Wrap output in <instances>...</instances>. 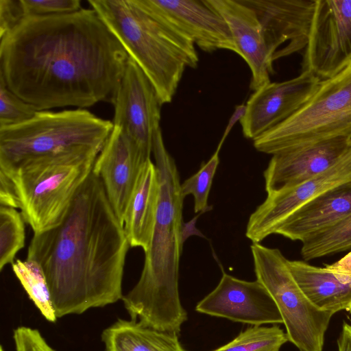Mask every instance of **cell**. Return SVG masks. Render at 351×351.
<instances>
[{"label":"cell","instance_id":"obj_1","mask_svg":"<svg viewBox=\"0 0 351 351\" xmlns=\"http://www.w3.org/2000/svg\"><path fill=\"white\" fill-rule=\"evenodd\" d=\"M128 59L93 8L26 17L0 38V80L38 111L112 104Z\"/></svg>","mask_w":351,"mask_h":351},{"label":"cell","instance_id":"obj_2","mask_svg":"<svg viewBox=\"0 0 351 351\" xmlns=\"http://www.w3.org/2000/svg\"><path fill=\"white\" fill-rule=\"evenodd\" d=\"M129 247L123 225L92 171L61 221L34 234L27 258L42 267L61 318L122 300Z\"/></svg>","mask_w":351,"mask_h":351},{"label":"cell","instance_id":"obj_3","mask_svg":"<svg viewBox=\"0 0 351 351\" xmlns=\"http://www.w3.org/2000/svg\"><path fill=\"white\" fill-rule=\"evenodd\" d=\"M152 153L160 186L156 223L140 278L122 300L131 319L178 334L188 318L178 286L184 197L177 166L165 147L160 128L154 134Z\"/></svg>","mask_w":351,"mask_h":351},{"label":"cell","instance_id":"obj_4","mask_svg":"<svg viewBox=\"0 0 351 351\" xmlns=\"http://www.w3.org/2000/svg\"><path fill=\"white\" fill-rule=\"evenodd\" d=\"M88 2L148 77L160 104L170 103L186 68L197 66L194 43L136 0Z\"/></svg>","mask_w":351,"mask_h":351},{"label":"cell","instance_id":"obj_5","mask_svg":"<svg viewBox=\"0 0 351 351\" xmlns=\"http://www.w3.org/2000/svg\"><path fill=\"white\" fill-rule=\"evenodd\" d=\"M112 121L77 108L38 111L31 119L0 128V169L10 171L34 160L99 155Z\"/></svg>","mask_w":351,"mask_h":351},{"label":"cell","instance_id":"obj_6","mask_svg":"<svg viewBox=\"0 0 351 351\" xmlns=\"http://www.w3.org/2000/svg\"><path fill=\"white\" fill-rule=\"evenodd\" d=\"M98 155L72 156L25 163L10 171L23 219L39 233L56 226L92 172Z\"/></svg>","mask_w":351,"mask_h":351},{"label":"cell","instance_id":"obj_7","mask_svg":"<svg viewBox=\"0 0 351 351\" xmlns=\"http://www.w3.org/2000/svg\"><path fill=\"white\" fill-rule=\"evenodd\" d=\"M337 138H351V64L321 80L294 114L253 141L258 151L273 155Z\"/></svg>","mask_w":351,"mask_h":351},{"label":"cell","instance_id":"obj_8","mask_svg":"<svg viewBox=\"0 0 351 351\" xmlns=\"http://www.w3.org/2000/svg\"><path fill=\"white\" fill-rule=\"evenodd\" d=\"M250 249L256 280L276 303L288 340L300 351H322L333 315L317 308L308 300L280 250L253 243Z\"/></svg>","mask_w":351,"mask_h":351},{"label":"cell","instance_id":"obj_9","mask_svg":"<svg viewBox=\"0 0 351 351\" xmlns=\"http://www.w3.org/2000/svg\"><path fill=\"white\" fill-rule=\"evenodd\" d=\"M351 64V0H315L302 72L320 80Z\"/></svg>","mask_w":351,"mask_h":351},{"label":"cell","instance_id":"obj_10","mask_svg":"<svg viewBox=\"0 0 351 351\" xmlns=\"http://www.w3.org/2000/svg\"><path fill=\"white\" fill-rule=\"evenodd\" d=\"M112 104L113 125L150 158L154 135L160 128L162 105L148 77L130 57Z\"/></svg>","mask_w":351,"mask_h":351},{"label":"cell","instance_id":"obj_11","mask_svg":"<svg viewBox=\"0 0 351 351\" xmlns=\"http://www.w3.org/2000/svg\"><path fill=\"white\" fill-rule=\"evenodd\" d=\"M351 181V147L326 171L295 187L267 194L265 201L250 215L245 236L253 243L275 234L293 212L323 193Z\"/></svg>","mask_w":351,"mask_h":351},{"label":"cell","instance_id":"obj_12","mask_svg":"<svg viewBox=\"0 0 351 351\" xmlns=\"http://www.w3.org/2000/svg\"><path fill=\"white\" fill-rule=\"evenodd\" d=\"M222 271L218 285L197 303L196 311L252 326L283 324L276 303L258 280L247 281Z\"/></svg>","mask_w":351,"mask_h":351},{"label":"cell","instance_id":"obj_13","mask_svg":"<svg viewBox=\"0 0 351 351\" xmlns=\"http://www.w3.org/2000/svg\"><path fill=\"white\" fill-rule=\"evenodd\" d=\"M321 80L308 72L281 82H269L250 96L240 123L253 141L294 114L310 98Z\"/></svg>","mask_w":351,"mask_h":351},{"label":"cell","instance_id":"obj_14","mask_svg":"<svg viewBox=\"0 0 351 351\" xmlns=\"http://www.w3.org/2000/svg\"><path fill=\"white\" fill-rule=\"evenodd\" d=\"M162 17L205 51L226 49L239 55L223 18L206 0H136Z\"/></svg>","mask_w":351,"mask_h":351},{"label":"cell","instance_id":"obj_15","mask_svg":"<svg viewBox=\"0 0 351 351\" xmlns=\"http://www.w3.org/2000/svg\"><path fill=\"white\" fill-rule=\"evenodd\" d=\"M351 147V138H337L272 155L263 172L267 194L295 187L326 171Z\"/></svg>","mask_w":351,"mask_h":351},{"label":"cell","instance_id":"obj_16","mask_svg":"<svg viewBox=\"0 0 351 351\" xmlns=\"http://www.w3.org/2000/svg\"><path fill=\"white\" fill-rule=\"evenodd\" d=\"M149 158L120 128L114 126L95 160L93 171L101 179L108 201L123 225L140 170Z\"/></svg>","mask_w":351,"mask_h":351},{"label":"cell","instance_id":"obj_17","mask_svg":"<svg viewBox=\"0 0 351 351\" xmlns=\"http://www.w3.org/2000/svg\"><path fill=\"white\" fill-rule=\"evenodd\" d=\"M256 13L273 61L306 47L315 0H243Z\"/></svg>","mask_w":351,"mask_h":351},{"label":"cell","instance_id":"obj_18","mask_svg":"<svg viewBox=\"0 0 351 351\" xmlns=\"http://www.w3.org/2000/svg\"><path fill=\"white\" fill-rule=\"evenodd\" d=\"M227 23L239 55L252 72L250 88L256 90L270 82L273 56L255 11L243 0H206Z\"/></svg>","mask_w":351,"mask_h":351},{"label":"cell","instance_id":"obj_19","mask_svg":"<svg viewBox=\"0 0 351 351\" xmlns=\"http://www.w3.org/2000/svg\"><path fill=\"white\" fill-rule=\"evenodd\" d=\"M350 214L351 181L339 184L304 204L282 223L275 234L302 242Z\"/></svg>","mask_w":351,"mask_h":351},{"label":"cell","instance_id":"obj_20","mask_svg":"<svg viewBox=\"0 0 351 351\" xmlns=\"http://www.w3.org/2000/svg\"><path fill=\"white\" fill-rule=\"evenodd\" d=\"M159 192L157 169L149 158L140 170L123 219L130 247H141L144 252L148 250L156 223Z\"/></svg>","mask_w":351,"mask_h":351},{"label":"cell","instance_id":"obj_21","mask_svg":"<svg viewBox=\"0 0 351 351\" xmlns=\"http://www.w3.org/2000/svg\"><path fill=\"white\" fill-rule=\"evenodd\" d=\"M292 274L308 300L318 309L334 315L351 306V283L337 277L326 267L290 261Z\"/></svg>","mask_w":351,"mask_h":351},{"label":"cell","instance_id":"obj_22","mask_svg":"<svg viewBox=\"0 0 351 351\" xmlns=\"http://www.w3.org/2000/svg\"><path fill=\"white\" fill-rule=\"evenodd\" d=\"M105 351H186L178 334L158 330L139 321L119 319L104 330Z\"/></svg>","mask_w":351,"mask_h":351},{"label":"cell","instance_id":"obj_23","mask_svg":"<svg viewBox=\"0 0 351 351\" xmlns=\"http://www.w3.org/2000/svg\"><path fill=\"white\" fill-rule=\"evenodd\" d=\"M14 274L42 315L55 322L57 317L53 306L50 290L45 272L34 260L16 259L12 264Z\"/></svg>","mask_w":351,"mask_h":351},{"label":"cell","instance_id":"obj_24","mask_svg":"<svg viewBox=\"0 0 351 351\" xmlns=\"http://www.w3.org/2000/svg\"><path fill=\"white\" fill-rule=\"evenodd\" d=\"M302 243L301 254L306 261L351 248V214L332 226L309 237Z\"/></svg>","mask_w":351,"mask_h":351},{"label":"cell","instance_id":"obj_25","mask_svg":"<svg viewBox=\"0 0 351 351\" xmlns=\"http://www.w3.org/2000/svg\"><path fill=\"white\" fill-rule=\"evenodd\" d=\"M288 341L286 332L278 326H253L213 351H279Z\"/></svg>","mask_w":351,"mask_h":351},{"label":"cell","instance_id":"obj_26","mask_svg":"<svg viewBox=\"0 0 351 351\" xmlns=\"http://www.w3.org/2000/svg\"><path fill=\"white\" fill-rule=\"evenodd\" d=\"M25 221L16 208L0 206V270L12 264L16 254L24 247Z\"/></svg>","mask_w":351,"mask_h":351},{"label":"cell","instance_id":"obj_27","mask_svg":"<svg viewBox=\"0 0 351 351\" xmlns=\"http://www.w3.org/2000/svg\"><path fill=\"white\" fill-rule=\"evenodd\" d=\"M220 146L218 145L211 158L202 165L200 169L193 176L181 184V192L183 196L191 195L194 199L195 213L207 210L208 198L213 180L219 163Z\"/></svg>","mask_w":351,"mask_h":351},{"label":"cell","instance_id":"obj_28","mask_svg":"<svg viewBox=\"0 0 351 351\" xmlns=\"http://www.w3.org/2000/svg\"><path fill=\"white\" fill-rule=\"evenodd\" d=\"M38 112L33 106L12 93L0 80V128L24 123Z\"/></svg>","mask_w":351,"mask_h":351},{"label":"cell","instance_id":"obj_29","mask_svg":"<svg viewBox=\"0 0 351 351\" xmlns=\"http://www.w3.org/2000/svg\"><path fill=\"white\" fill-rule=\"evenodd\" d=\"M24 19L71 14L82 8L80 0H20Z\"/></svg>","mask_w":351,"mask_h":351},{"label":"cell","instance_id":"obj_30","mask_svg":"<svg viewBox=\"0 0 351 351\" xmlns=\"http://www.w3.org/2000/svg\"><path fill=\"white\" fill-rule=\"evenodd\" d=\"M16 351H56L39 330L28 326H19L13 331Z\"/></svg>","mask_w":351,"mask_h":351},{"label":"cell","instance_id":"obj_31","mask_svg":"<svg viewBox=\"0 0 351 351\" xmlns=\"http://www.w3.org/2000/svg\"><path fill=\"white\" fill-rule=\"evenodd\" d=\"M23 19L20 0H0V38Z\"/></svg>","mask_w":351,"mask_h":351},{"label":"cell","instance_id":"obj_32","mask_svg":"<svg viewBox=\"0 0 351 351\" xmlns=\"http://www.w3.org/2000/svg\"><path fill=\"white\" fill-rule=\"evenodd\" d=\"M1 206L19 209V202L14 183L10 176L0 171Z\"/></svg>","mask_w":351,"mask_h":351},{"label":"cell","instance_id":"obj_33","mask_svg":"<svg viewBox=\"0 0 351 351\" xmlns=\"http://www.w3.org/2000/svg\"><path fill=\"white\" fill-rule=\"evenodd\" d=\"M341 280L351 283V252L340 260L325 266Z\"/></svg>","mask_w":351,"mask_h":351},{"label":"cell","instance_id":"obj_34","mask_svg":"<svg viewBox=\"0 0 351 351\" xmlns=\"http://www.w3.org/2000/svg\"><path fill=\"white\" fill-rule=\"evenodd\" d=\"M246 112V105L241 104L236 106L233 114L229 119V121L227 124V126L225 129L224 133L222 136V138L218 145L222 146L225 139L227 136L229 134L231 129L236 124L238 121H241V119L243 117Z\"/></svg>","mask_w":351,"mask_h":351},{"label":"cell","instance_id":"obj_35","mask_svg":"<svg viewBox=\"0 0 351 351\" xmlns=\"http://www.w3.org/2000/svg\"><path fill=\"white\" fill-rule=\"evenodd\" d=\"M338 351H351V325L343 323L337 340Z\"/></svg>","mask_w":351,"mask_h":351},{"label":"cell","instance_id":"obj_36","mask_svg":"<svg viewBox=\"0 0 351 351\" xmlns=\"http://www.w3.org/2000/svg\"><path fill=\"white\" fill-rule=\"evenodd\" d=\"M0 351H4L3 348V347L1 346H0Z\"/></svg>","mask_w":351,"mask_h":351},{"label":"cell","instance_id":"obj_37","mask_svg":"<svg viewBox=\"0 0 351 351\" xmlns=\"http://www.w3.org/2000/svg\"><path fill=\"white\" fill-rule=\"evenodd\" d=\"M348 311L351 313V306H350Z\"/></svg>","mask_w":351,"mask_h":351}]
</instances>
